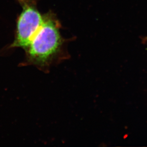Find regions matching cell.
I'll list each match as a JSON object with an SVG mask.
<instances>
[{
	"label": "cell",
	"instance_id": "cell-1",
	"mask_svg": "<svg viewBox=\"0 0 147 147\" xmlns=\"http://www.w3.org/2000/svg\"><path fill=\"white\" fill-rule=\"evenodd\" d=\"M60 28V22L53 13L43 14L42 24L24 49L25 59L22 65L34 66L44 72L49 71L63 43Z\"/></svg>",
	"mask_w": 147,
	"mask_h": 147
},
{
	"label": "cell",
	"instance_id": "cell-2",
	"mask_svg": "<svg viewBox=\"0 0 147 147\" xmlns=\"http://www.w3.org/2000/svg\"><path fill=\"white\" fill-rule=\"evenodd\" d=\"M22 10L17 20L14 39L9 48L25 49L43 21L36 0H18Z\"/></svg>",
	"mask_w": 147,
	"mask_h": 147
}]
</instances>
